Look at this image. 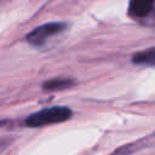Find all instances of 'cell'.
I'll return each instance as SVG.
<instances>
[{
  "label": "cell",
  "mask_w": 155,
  "mask_h": 155,
  "mask_svg": "<svg viewBox=\"0 0 155 155\" xmlns=\"http://www.w3.org/2000/svg\"><path fill=\"white\" fill-rule=\"evenodd\" d=\"M73 115V111L64 105H54L51 108L41 109L31 115H29L25 120V125L29 127H42L47 125L61 124L69 120Z\"/></svg>",
  "instance_id": "6da1fadb"
},
{
  "label": "cell",
  "mask_w": 155,
  "mask_h": 155,
  "mask_svg": "<svg viewBox=\"0 0 155 155\" xmlns=\"http://www.w3.org/2000/svg\"><path fill=\"white\" fill-rule=\"evenodd\" d=\"M132 61L136 64L155 67V46L154 47H150V48H147L144 51L137 52L133 56Z\"/></svg>",
  "instance_id": "277c9868"
},
{
  "label": "cell",
  "mask_w": 155,
  "mask_h": 155,
  "mask_svg": "<svg viewBox=\"0 0 155 155\" xmlns=\"http://www.w3.org/2000/svg\"><path fill=\"white\" fill-rule=\"evenodd\" d=\"M154 2L155 0H131L130 13L133 17H144L153 10Z\"/></svg>",
  "instance_id": "3957f363"
},
{
  "label": "cell",
  "mask_w": 155,
  "mask_h": 155,
  "mask_svg": "<svg viewBox=\"0 0 155 155\" xmlns=\"http://www.w3.org/2000/svg\"><path fill=\"white\" fill-rule=\"evenodd\" d=\"M67 28L65 23L62 22H51V23H46L42 24L38 28H35L34 30H31L28 35H27V41L31 45L35 46H40L42 45L48 38L54 36L62 31H64Z\"/></svg>",
  "instance_id": "7a4b0ae2"
},
{
  "label": "cell",
  "mask_w": 155,
  "mask_h": 155,
  "mask_svg": "<svg viewBox=\"0 0 155 155\" xmlns=\"http://www.w3.org/2000/svg\"><path fill=\"white\" fill-rule=\"evenodd\" d=\"M73 80L70 79H63V78H57V79H52L48 80L46 82H44L42 87L45 91H58V90H64L68 88L73 85Z\"/></svg>",
  "instance_id": "5b68a950"
}]
</instances>
